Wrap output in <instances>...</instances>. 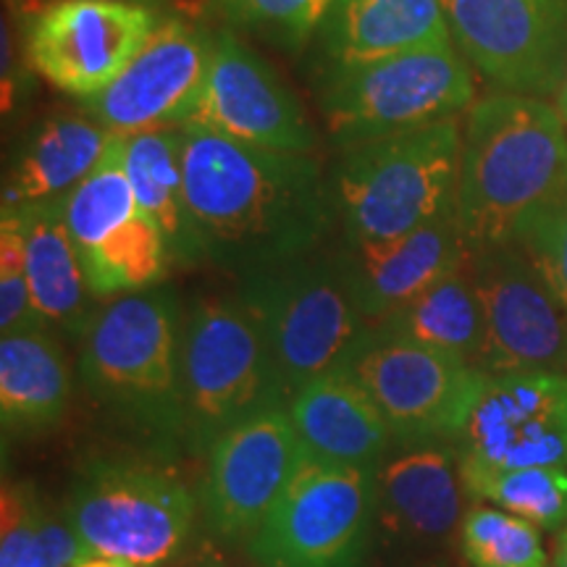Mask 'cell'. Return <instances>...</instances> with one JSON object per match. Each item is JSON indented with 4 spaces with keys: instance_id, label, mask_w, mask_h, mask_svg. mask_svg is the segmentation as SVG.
<instances>
[{
    "instance_id": "cell-38",
    "label": "cell",
    "mask_w": 567,
    "mask_h": 567,
    "mask_svg": "<svg viewBox=\"0 0 567 567\" xmlns=\"http://www.w3.org/2000/svg\"><path fill=\"white\" fill-rule=\"evenodd\" d=\"M555 567H567V523L563 526V536H559V544H557Z\"/></svg>"
},
{
    "instance_id": "cell-36",
    "label": "cell",
    "mask_w": 567,
    "mask_h": 567,
    "mask_svg": "<svg viewBox=\"0 0 567 567\" xmlns=\"http://www.w3.org/2000/svg\"><path fill=\"white\" fill-rule=\"evenodd\" d=\"M19 101V59L17 34L11 30L9 11L3 13V116H9Z\"/></svg>"
},
{
    "instance_id": "cell-10",
    "label": "cell",
    "mask_w": 567,
    "mask_h": 567,
    "mask_svg": "<svg viewBox=\"0 0 567 567\" xmlns=\"http://www.w3.org/2000/svg\"><path fill=\"white\" fill-rule=\"evenodd\" d=\"M347 368L384 413L394 444L460 439L486 379V371L457 354L375 326Z\"/></svg>"
},
{
    "instance_id": "cell-37",
    "label": "cell",
    "mask_w": 567,
    "mask_h": 567,
    "mask_svg": "<svg viewBox=\"0 0 567 567\" xmlns=\"http://www.w3.org/2000/svg\"><path fill=\"white\" fill-rule=\"evenodd\" d=\"M74 567H137L132 563H124V559H113V557H101V555H90L76 563Z\"/></svg>"
},
{
    "instance_id": "cell-1",
    "label": "cell",
    "mask_w": 567,
    "mask_h": 567,
    "mask_svg": "<svg viewBox=\"0 0 567 567\" xmlns=\"http://www.w3.org/2000/svg\"><path fill=\"white\" fill-rule=\"evenodd\" d=\"M184 195L203 255L247 276L313 252L334 216L310 155L247 145L200 124H184Z\"/></svg>"
},
{
    "instance_id": "cell-13",
    "label": "cell",
    "mask_w": 567,
    "mask_h": 567,
    "mask_svg": "<svg viewBox=\"0 0 567 567\" xmlns=\"http://www.w3.org/2000/svg\"><path fill=\"white\" fill-rule=\"evenodd\" d=\"M471 271L484 308L478 368L567 373V310L520 245L471 252Z\"/></svg>"
},
{
    "instance_id": "cell-5",
    "label": "cell",
    "mask_w": 567,
    "mask_h": 567,
    "mask_svg": "<svg viewBox=\"0 0 567 567\" xmlns=\"http://www.w3.org/2000/svg\"><path fill=\"white\" fill-rule=\"evenodd\" d=\"M264 323L237 297H205L182 321V444L210 452L226 429L287 405Z\"/></svg>"
},
{
    "instance_id": "cell-22",
    "label": "cell",
    "mask_w": 567,
    "mask_h": 567,
    "mask_svg": "<svg viewBox=\"0 0 567 567\" xmlns=\"http://www.w3.org/2000/svg\"><path fill=\"white\" fill-rule=\"evenodd\" d=\"M113 134L90 113H55L21 142L3 184V208L66 197L95 172Z\"/></svg>"
},
{
    "instance_id": "cell-23",
    "label": "cell",
    "mask_w": 567,
    "mask_h": 567,
    "mask_svg": "<svg viewBox=\"0 0 567 567\" xmlns=\"http://www.w3.org/2000/svg\"><path fill=\"white\" fill-rule=\"evenodd\" d=\"M24 224L27 281L45 326L82 337L95 316L74 239L63 221L61 200L17 208Z\"/></svg>"
},
{
    "instance_id": "cell-39",
    "label": "cell",
    "mask_w": 567,
    "mask_h": 567,
    "mask_svg": "<svg viewBox=\"0 0 567 567\" xmlns=\"http://www.w3.org/2000/svg\"><path fill=\"white\" fill-rule=\"evenodd\" d=\"M559 113H563V118L567 124V71H565L563 84H559Z\"/></svg>"
},
{
    "instance_id": "cell-26",
    "label": "cell",
    "mask_w": 567,
    "mask_h": 567,
    "mask_svg": "<svg viewBox=\"0 0 567 567\" xmlns=\"http://www.w3.org/2000/svg\"><path fill=\"white\" fill-rule=\"evenodd\" d=\"M384 334L410 339V342L434 347V350L457 354L478 368L484 352V308L473 281L471 260L457 271L439 279L405 308L375 323Z\"/></svg>"
},
{
    "instance_id": "cell-40",
    "label": "cell",
    "mask_w": 567,
    "mask_h": 567,
    "mask_svg": "<svg viewBox=\"0 0 567 567\" xmlns=\"http://www.w3.org/2000/svg\"><path fill=\"white\" fill-rule=\"evenodd\" d=\"M193 567H224L221 563H218V559H213V557H208V559H200V563H195Z\"/></svg>"
},
{
    "instance_id": "cell-31",
    "label": "cell",
    "mask_w": 567,
    "mask_h": 567,
    "mask_svg": "<svg viewBox=\"0 0 567 567\" xmlns=\"http://www.w3.org/2000/svg\"><path fill=\"white\" fill-rule=\"evenodd\" d=\"M334 0H216L231 27L295 51L321 30Z\"/></svg>"
},
{
    "instance_id": "cell-9",
    "label": "cell",
    "mask_w": 567,
    "mask_h": 567,
    "mask_svg": "<svg viewBox=\"0 0 567 567\" xmlns=\"http://www.w3.org/2000/svg\"><path fill=\"white\" fill-rule=\"evenodd\" d=\"M375 536V467L305 457L250 538L266 567H363Z\"/></svg>"
},
{
    "instance_id": "cell-34",
    "label": "cell",
    "mask_w": 567,
    "mask_h": 567,
    "mask_svg": "<svg viewBox=\"0 0 567 567\" xmlns=\"http://www.w3.org/2000/svg\"><path fill=\"white\" fill-rule=\"evenodd\" d=\"M42 509L27 486L6 484L0 502V567H19Z\"/></svg>"
},
{
    "instance_id": "cell-29",
    "label": "cell",
    "mask_w": 567,
    "mask_h": 567,
    "mask_svg": "<svg viewBox=\"0 0 567 567\" xmlns=\"http://www.w3.org/2000/svg\"><path fill=\"white\" fill-rule=\"evenodd\" d=\"M465 492L494 502L538 528H559L567 523V471L565 467H515L486 471L460 467Z\"/></svg>"
},
{
    "instance_id": "cell-17",
    "label": "cell",
    "mask_w": 567,
    "mask_h": 567,
    "mask_svg": "<svg viewBox=\"0 0 567 567\" xmlns=\"http://www.w3.org/2000/svg\"><path fill=\"white\" fill-rule=\"evenodd\" d=\"M187 124L266 151L308 155L316 147V132L295 92L231 30L216 32L208 76Z\"/></svg>"
},
{
    "instance_id": "cell-6",
    "label": "cell",
    "mask_w": 567,
    "mask_h": 567,
    "mask_svg": "<svg viewBox=\"0 0 567 567\" xmlns=\"http://www.w3.org/2000/svg\"><path fill=\"white\" fill-rule=\"evenodd\" d=\"M243 300L264 323L289 400L318 375L350 365L373 326L360 310L344 252L316 255L243 276Z\"/></svg>"
},
{
    "instance_id": "cell-3",
    "label": "cell",
    "mask_w": 567,
    "mask_h": 567,
    "mask_svg": "<svg viewBox=\"0 0 567 567\" xmlns=\"http://www.w3.org/2000/svg\"><path fill=\"white\" fill-rule=\"evenodd\" d=\"M82 384L97 405L182 444V316L172 289L118 295L82 334Z\"/></svg>"
},
{
    "instance_id": "cell-35",
    "label": "cell",
    "mask_w": 567,
    "mask_h": 567,
    "mask_svg": "<svg viewBox=\"0 0 567 567\" xmlns=\"http://www.w3.org/2000/svg\"><path fill=\"white\" fill-rule=\"evenodd\" d=\"M84 557H90L87 549L69 520L40 513L19 567H74Z\"/></svg>"
},
{
    "instance_id": "cell-12",
    "label": "cell",
    "mask_w": 567,
    "mask_h": 567,
    "mask_svg": "<svg viewBox=\"0 0 567 567\" xmlns=\"http://www.w3.org/2000/svg\"><path fill=\"white\" fill-rule=\"evenodd\" d=\"M305 457L287 405L264 408L226 429L208 452L200 494L208 528L229 542H250Z\"/></svg>"
},
{
    "instance_id": "cell-30",
    "label": "cell",
    "mask_w": 567,
    "mask_h": 567,
    "mask_svg": "<svg viewBox=\"0 0 567 567\" xmlns=\"http://www.w3.org/2000/svg\"><path fill=\"white\" fill-rule=\"evenodd\" d=\"M460 544L471 567H549L534 523L502 509H467L460 526Z\"/></svg>"
},
{
    "instance_id": "cell-28",
    "label": "cell",
    "mask_w": 567,
    "mask_h": 567,
    "mask_svg": "<svg viewBox=\"0 0 567 567\" xmlns=\"http://www.w3.org/2000/svg\"><path fill=\"white\" fill-rule=\"evenodd\" d=\"M126 134H113L109 151L87 179L61 197V210L76 250L84 252L140 213L137 197L124 168Z\"/></svg>"
},
{
    "instance_id": "cell-4",
    "label": "cell",
    "mask_w": 567,
    "mask_h": 567,
    "mask_svg": "<svg viewBox=\"0 0 567 567\" xmlns=\"http://www.w3.org/2000/svg\"><path fill=\"white\" fill-rule=\"evenodd\" d=\"M460 155L455 118L347 147L334 176L347 243H389L455 213Z\"/></svg>"
},
{
    "instance_id": "cell-2",
    "label": "cell",
    "mask_w": 567,
    "mask_h": 567,
    "mask_svg": "<svg viewBox=\"0 0 567 567\" xmlns=\"http://www.w3.org/2000/svg\"><path fill=\"white\" fill-rule=\"evenodd\" d=\"M567 189V124L542 97L494 92L473 103L463 132L457 224L471 252L513 245Z\"/></svg>"
},
{
    "instance_id": "cell-15",
    "label": "cell",
    "mask_w": 567,
    "mask_h": 567,
    "mask_svg": "<svg viewBox=\"0 0 567 567\" xmlns=\"http://www.w3.org/2000/svg\"><path fill=\"white\" fill-rule=\"evenodd\" d=\"M457 442L460 467H567V373H486Z\"/></svg>"
},
{
    "instance_id": "cell-25",
    "label": "cell",
    "mask_w": 567,
    "mask_h": 567,
    "mask_svg": "<svg viewBox=\"0 0 567 567\" xmlns=\"http://www.w3.org/2000/svg\"><path fill=\"white\" fill-rule=\"evenodd\" d=\"M71 375L61 344L45 331L0 339V415L3 431L51 429L69 405Z\"/></svg>"
},
{
    "instance_id": "cell-11",
    "label": "cell",
    "mask_w": 567,
    "mask_h": 567,
    "mask_svg": "<svg viewBox=\"0 0 567 567\" xmlns=\"http://www.w3.org/2000/svg\"><path fill=\"white\" fill-rule=\"evenodd\" d=\"M155 11L126 0H45L24 24V59L69 95H101L153 38Z\"/></svg>"
},
{
    "instance_id": "cell-20",
    "label": "cell",
    "mask_w": 567,
    "mask_h": 567,
    "mask_svg": "<svg viewBox=\"0 0 567 567\" xmlns=\"http://www.w3.org/2000/svg\"><path fill=\"white\" fill-rule=\"evenodd\" d=\"M305 455L323 463L375 467L394 436L384 413L350 373L337 368L297 389L287 402Z\"/></svg>"
},
{
    "instance_id": "cell-41",
    "label": "cell",
    "mask_w": 567,
    "mask_h": 567,
    "mask_svg": "<svg viewBox=\"0 0 567 567\" xmlns=\"http://www.w3.org/2000/svg\"><path fill=\"white\" fill-rule=\"evenodd\" d=\"M126 3H140V6H147V9H151V6L163 3V0H126Z\"/></svg>"
},
{
    "instance_id": "cell-14",
    "label": "cell",
    "mask_w": 567,
    "mask_h": 567,
    "mask_svg": "<svg viewBox=\"0 0 567 567\" xmlns=\"http://www.w3.org/2000/svg\"><path fill=\"white\" fill-rule=\"evenodd\" d=\"M452 40L488 80L547 95L567 71V0H442Z\"/></svg>"
},
{
    "instance_id": "cell-32",
    "label": "cell",
    "mask_w": 567,
    "mask_h": 567,
    "mask_svg": "<svg viewBox=\"0 0 567 567\" xmlns=\"http://www.w3.org/2000/svg\"><path fill=\"white\" fill-rule=\"evenodd\" d=\"M0 331L3 337L45 331L27 281L24 224L17 208H3L0 218Z\"/></svg>"
},
{
    "instance_id": "cell-18",
    "label": "cell",
    "mask_w": 567,
    "mask_h": 567,
    "mask_svg": "<svg viewBox=\"0 0 567 567\" xmlns=\"http://www.w3.org/2000/svg\"><path fill=\"white\" fill-rule=\"evenodd\" d=\"M342 252L360 310L371 326L471 260L457 210L389 243H347Z\"/></svg>"
},
{
    "instance_id": "cell-19",
    "label": "cell",
    "mask_w": 567,
    "mask_h": 567,
    "mask_svg": "<svg viewBox=\"0 0 567 567\" xmlns=\"http://www.w3.org/2000/svg\"><path fill=\"white\" fill-rule=\"evenodd\" d=\"M375 465V530L408 544H439L463 517V478L444 444H396Z\"/></svg>"
},
{
    "instance_id": "cell-16",
    "label": "cell",
    "mask_w": 567,
    "mask_h": 567,
    "mask_svg": "<svg viewBox=\"0 0 567 567\" xmlns=\"http://www.w3.org/2000/svg\"><path fill=\"white\" fill-rule=\"evenodd\" d=\"M216 34L184 19L158 21L153 38L111 87L84 101L109 132L176 130L193 118L208 76Z\"/></svg>"
},
{
    "instance_id": "cell-33",
    "label": "cell",
    "mask_w": 567,
    "mask_h": 567,
    "mask_svg": "<svg viewBox=\"0 0 567 567\" xmlns=\"http://www.w3.org/2000/svg\"><path fill=\"white\" fill-rule=\"evenodd\" d=\"M517 245L567 310V189L530 218Z\"/></svg>"
},
{
    "instance_id": "cell-7",
    "label": "cell",
    "mask_w": 567,
    "mask_h": 567,
    "mask_svg": "<svg viewBox=\"0 0 567 567\" xmlns=\"http://www.w3.org/2000/svg\"><path fill=\"white\" fill-rule=\"evenodd\" d=\"M197 496L172 465L95 460L71 488L66 520L87 555L158 567L174 559L195 528Z\"/></svg>"
},
{
    "instance_id": "cell-24",
    "label": "cell",
    "mask_w": 567,
    "mask_h": 567,
    "mask_svg": "<svg viewBox=\"0 0 567 567\" xmlns=\"http://www.w3.org/2000/svg\"><path fill=\"white\" fill-rule=\"evenodd\" d=\"M124 168L140 210L161 226L172 260L176 264L203 260L200 234L195 229L184 195L179 126L126 134Z\"/></svg>"
},
{
    "instance_id": "cell-21",
    "label": "cell",
    "mask_w": 567,
    "mask_h": 567,
    "mask_svg": "<svg viewBox=\"0 0 567 567\" xmlns=\"http://www.w3.org/2000/svg\"><path fill=\"white\" fill-rule=\"evenodd\" d=\"M331 71L452 42L442 0H334L318 30Z\"/></svg>"
},
{
    "instance_id": "cell-27",
    "label": "cell",
    "mask_w": 567,
    "mask_h": 567,
    "mask_svg": "<svg viewBox=\"0 0 567 567\" xmlns=\"http://www.w3.org/2000/svg\"><path fill=\"white\" fill-rule=\"evenodd\" d=\"M92 297H113L151 289L163 279L168 255L161 226L147 213H137L103 243L80 252Z\"/></svg>"
},
{
    "instance_id": "cell-8",
    "label": "cell",
    "mask_w": 567,
    "mask_h": 567,
    "mask_svg": "<svg viewBox=\"0 0 567 567\" xmlns=\"http://www.w3.org/2000/svg\"><path fill=\"white\" fill-rule=\"evenodd\" d=\"M476 84L452 42L389 55L326 76L321 109L342 145L450 122L473 105Z\"/></svg>"
}]
</instances>
